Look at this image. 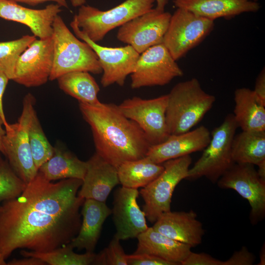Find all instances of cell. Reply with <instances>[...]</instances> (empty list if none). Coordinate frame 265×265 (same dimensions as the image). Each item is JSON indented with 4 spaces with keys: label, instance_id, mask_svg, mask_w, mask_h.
<instances>
[{
    "label": "cell",
    "instance_id": "obj_32",
    "mask_svg": "<svg viewBox=\"0 0 265 265\" xmlns=\"http://www.w3.org/2000/svg\"><path fill=\"white\" fill-rule=\"evenodd\" d=\"M26 186L0 155V203L19 196Z\"/></svg>",
    "mask_w": 265,
    "mask_h": 265
},
{
    "label": "cell",
    "instance_id": "obj_35",
    "mask_svg": "<svg viewBox=\"0 0 265 265\" xmlns=\"http://www.w3.org/2000/svg\"><path fill=\"white\" fill-rule=\"evenodd\" d=\"M255 260V256L243 246L239 251H235L227 260L223 261L222 265H252Z\"/></svg>",
    "mask_w": 265,
    "mask_h": 265
},
{
    "label": "cell",
    "instance_id": "obj_29",
    "mask_svg": "<svg viewBox=\"0 0 265 265\" xmlns=\"http://www.w3.org/2000/svg\"><path fill=\"white\" fill-rule=\"evenodd\" d=\"M235 163L257 165L265 160V131H242L235 134L232 143Z\"/></svg>",
    "mask_w": 265,
    "mask_h": 265
},
{
    "label": "cell",
    "instance_id": "obj_24",
    "mask_svg": "<svg viewBox=\"0 0 265 265\" xmlns=\"http://www.w3.org/2000/svg\"><path fill=\"white\" fill-rule=\"evenodd\" d=\"M234 118L242 131H265V105L253 90L242 87L234 92Z\"/></svg>",
    "mask_w": 265,
    "mask_h": 265
},
{
    "label": "cell",
    "instance_id": "obj_38",
    "mask_svg": "<svg viewBox=\"0 0 265 265\" xmlns=\"http://www.w3.org/2000/svg\"><path fill=\"white\" fill-rule=\"evenodd\" d=\"M10 80L6 75L0 69V117L4 122V127L8 124L4 114L3 107V96L8 80Z\"/></svg>",
    "mask_w": 265,
    "mask_h": 265
},
{
    "label": "cell",
    "instance_id": "obj_39",
    "mask_svg": "<svg viewBox=\"0 0 265 265\" xmlns=\"http://www.w3.org/2000/svg\"><path fill=\"white\" fill-rule=\"evenodd\" d=\"M8 265H45L41 259L34 257H27L24 259H13L7 263Z\"/></svg>",
    "mask_w": 265,
    "mask_h": 265
},
{
    "label": "cell",
    "instance_id": "obj_12",
    "mask_svg": "<svg viewBox=\"0 0 265 265\" xmlns=\"http://www.w3.org/2000/svg\"><path fill=\"white\" fill-rule=\"evenodd\" d=\"M70 26L76 37L88 44L96 54L103 70L102 86L115 83L123 86L128 76L133 72L140 54L129 45L116 48L99 45L81 31L74 18Z\"/></svg>",
    "mask_w": 265,
    "mask_h": 265
},
{
    "label": "cell",
    "instance_id": "obj_34",
    "mask_svg": "<svg viewBox=\"0 0 265 265\" xmlns=\"http://www.w3.org/2000/svg\"><path fill=\"white\" fill-rule=\"evenodd\" d=\"M128 265H173L169 262L148 254L127 255Z\"/></svg>",
    "mask_w": 265,
    "mask_h": 265
},
{
    "label": "cell",
    "instance_id": "obj_6",
    "mask_svg": "<svg viewBox=\"0 0 265 265\" xmlns=\"http://www.w3.org/2000/svg\"><path fill=\"white\" fill-rule=\"evenodd\" d=\"M238 128L233 114H228L212 131L210 142L201 157L189 168L186 179L193 180L205 177L213 183L217 182L235 163L232 143Z\"/></svg>",
    "mask_w": 265,
    "mask_h": 265
},
{
    "label": "cell",
    "instance_id": "obj_9",
    "mask_svg": "<svg viewBox=\"0 0 265 265\" xmlns=\"http://www.w3.org/2000/svg\"><path fill=\"white\" fill-rule=\"evenodd\" d=\"M168 95L151 99L133 97L118 105L122 113L142 129L151 145L160 144L170 135L166 119Z\"/></svg>",
    "mask_w": 265,
    "mask_h": 265
},
{
    "label": "cell",
    "instance_id": "obj_18",
    "mask_svg": "<svg viewBox=\"0 0 265 265\" xmlns=\"http://www.w3.org/2000/svg\"><path fill=\"white\" fill-rule=\"evenodd\" d=\"M61 6L50 4L43 9H34L22 6L11 0H0V18L27 26L39 38L51 37L53 24L61 11Z\"/></svg>",
    "mask_w": 265,
    "mask_h": 265
},
{
    "label": "cell",
    "instance_id": "obj_25",
    "mask_svg": "<svg viewBox=\"0 0 265 265\" xmlns=\"http://www.w3.org/2000/svg\"><path fill=\"white\" fill-rule=\"evenodd\" d=\"M86 169V161L80 159L60 145H55L52 156L39 167L38 171L52 182L66 179L83 180Z\"/></svg>",
    "mask_w": 265,
    "mask_h": 265
},
{
    "label": "cell",
    "instance_id": "obj_41",
    "mask_svg": "<svg viewBox=\"0 0 265 265\" xmlns=\"http://www.w3.org/2000/svg\"><path fill=\"white\" fill-rule=\"evenodd\" d=\"M2 126H4V122L0 117V152L4 156L5 151L3 145V137L5 134V129H3Z\"/></svg>",
    "mask_w": 265,
    "mask_h": 265
},
{
    "label": "cell",
    "instance_id": "obj_3",
    "mask_svg": "<svg viewBox=\"0 0 265 265\" xmlns=\"http://www.w3.org/2000/svg\"><path fill=\"white\" fill-rule=\"evenodd\" d=\"M167 95L166 119L170 135L190 131L215 101V96L205 92L195 78L177 83Z\"/></svg>",
    "mask_w": 265,
    "mask_h": 265
},
{
    "label": "cell",
    "instance_id": "obj_2",
    "mask_svg": "<svg viewBox=\"0 0 265 265\" xmlns=\"http://www.w3.org/2000/svg\"><path fill=\"white\" fill-rule=\"evenodd\" d=\"M79 109L91 128L96 152L117 168L123 162L146 156L151 146L133 121L113 103L92 106L79 103Z\"/></svg>",
    "mask_w": 265,
    "mask_h": 265
},
{
    "label": "cell",
    "instance_id": "obj_27",
    "mask_svg": "<svg viewBox=\"0 0 265 265\" xmlns=\"http://www.w3.org/2000/svg\"><path fill=\"white\" fill-rule=\"evenodd\" d=\"M57 80L60 89L79 103L92 106L101 104L98 98L100 87L89 72H71L61 76Z\"/></svg>",
    "mask_w": 265,
    "mask_h": 265
},
{
    "label": "cell",
    "instance_id": "obj_19",
    "mask_svg": "<svg viewBox=\"0 0 265 265\" xmlns=\"http://www.w3.org/2000/svg\"><path fill=\"white\" fill-rule=\"evenodd\" d=\"M86 164V172L78 195L106 202L112 189L120 184L117 168L96 152Z\"/></svg>",
    "mask_w": 265,
    "mask_h": 265
},
{
    "label": "cell",
    "instance_id": "obj_22",
    "mask_svg": "<svg viewBox=\"0 0 265 265\" xmlns=\"http://www.w3.org/2000/svg\"><path fill=\"white\" fill-rule=\"evenodd\" d=\"M134 254L145 253L169 262L173 265H181L191 252L189 245L172 239L152 227L139 234Z\"/></svg>",
    "mask_w": 265,
    "mask_h": 265
},
{
    "label": "cell",
    "instance_id": "obj_23",
    "mask_svg": "<svg viewBox=\"0 0 265 265\" xmlns=\"http://www.w3.org/2000/svg\"><path fill=\"white\" fill-rule=\"evenodd\" d=\"M177 8L189 10L195 14L214 21L220 18H232L245 12L258 11L260 5L250 0H175Z\"/></svg>",
    "mask_w": 265,
    "mask_h": 265
},
{
    "label": "cell",
    "instance_id": "obj_11",
    "mask_svg": "<svg viewBox=\"0 0 265 265\" xmlns=\"http://www.w3.org/2000/svg\"><path fill=\"white\" fill-rule=\"evenodd\" d=\"M183 71L162 43L152 46L140 55L131 74L132 89L163 86L182 77Z\"/></svg>",
    "mask_w": 265,
    "mask_h": 265
},
{
    "label": "cell",
    "instance_id": "obj_7",
    "mask_svg": "<svg viewBox=\"0 0 265 265\" xmlns=\"http://www.w3.org/2000/svg\"><path fill=\"white\" fill-rule=\"evenodd\" d=\"M191 162L190 155H186L163 162L161 173L141 189L139 193L144 201L142 211L150 222L154 223L163 213L171 211L174 190L186 178Z\"/></svg>",
    "mask_w": 265,
    "mask_h": 265
},
{
    "label": "cell",
    "instance_id": "obj_8",
    "mask_svg": "<svg viewBox=\"0 0 265 265\" xmlns=\"http://www.w3.org/2000/svg\"><path fill=\"white\" fill-rule=\"evenodd\" d=\"M213 26L214 21L177 8L171 16L162 43L177 61L203 41Z\"/></svg>",
    "mask_w": 265,
    "mask_h": 265
},
{
    "label": "cell",
    "instance_id": "obj_46",
    "mask_svg": "<svg viewBox=\"0 0 265 265\" xmlns=\"http://www.w3.org/2000/svg\"><path fill=\"white\" fill-rule=\"evenodd\" d=\"M5 260L3 259L0 254V265H6L7 263Z\"/></svg>",
    "mask_w": 265,
    "mask_h": 265
},
{
    "label": "cell",
    "instance_id": "obj_17",
    "mask_svg": "<svg viewBox=\"0 0 265 265\" xmlns=\"http://www.w3.org/2000/svg\"><path fill=\"white\" fill-rule=\"evenodd\" d=\"M211 133L204 126L186 132L171 134L164 142L149 148L146 156L159 164L203 150L211 140Z\"/></svg>",
    "mask_w": 265,
    "mask_h": 265
},
{
    "label": "cell",
    "instance_id": "obj_42",
    "mask_svg": "<svg viewBox=\"0 0 265 265\" xmlns=\"http://www.w3.org/2000/svg\"><path fill=\"white\" fill-rule=\"evenodd\" d=\"M257 166L258 167L257 171L259 176L262 179L265 181V160L259 163Z\"/></svg>",
    "mask_w": 265,
    "mask_h": 265
},
{
    "label": "cell",
    "instance_id": "obj_31",
    "mask_svg": "<svg viewBox=\"0 0 265 265\" xmlns=\"http://www.w3.org/2000/svg\"><path fill=\"white\" fill-rule=\"evenodd\" d=\"M36 37L26 35L11 41L0 42V69L12 80L17 60Z\"/></svg>",
    "mask_w": 265,
    "mask_h": 265
},
{
    "label": "cell",
    "instance_id": "obj_14",
    "mask_svg": "<svg viewBox=\"0 0 265 265\" xmlns=\"http://www.w3.org/2000/svg\"><path fill=\"white\" fill-rule=\"evenodd\" d=\"M171 14L153 8L121 26L117 39L141 54L150 47L162 43Z\"/></svg>",
    "mask_w": 265,
    "mask_h": 265
},
{
    "label": "cell",
    "instance_id": "obj_10",
    "mask_svg": "<svg viewBox=\"0 0 265 265\" xmlns=\"http://www.w3.org/2000/svg\"><path fill=\"white\" fill-rule=\"evenodd\" d=\"M217 183L220 188L233 189L248 202L252 224L255 225L264 219L265 181L260 177L254 165L235 163Z\"/></svg>",
    "mask_w": 265,
    "mask_h": 265
},
{
    "label": "cell",
    "instance_id": "obj_45",
    "mask_svg": "<svg viewBox=\"0 0 265 265\" xmlns=\"http://www.w3.org/2000/svg\"><path fill=\"white\" fill-rule=\"evenodd\" d=\"M70 1L74 7H80L86 2V0H70Z\"/></svg>",
    "mask_w": 265,
    "mask_h": 265
},
{
    "label": "cell",
    "instance_id": "obj_37",
    "mask_svg": "<svg viewBox=\"0 0 265 265\" xmlns=\"http://www.w3.org/2000/svg\"><path fill=\"white\" fill-rule=\"evenodd\" d=\"M259 100L265 105V70L264 68L256 78L253 90Z\"/></svg>",
    "mask_w": 265,
    "mask_h": 265
},
{
    "label": "cell",
    "instance_id": "obj_21",
    "mask_svg": "<svg viewBox=\"0 0 265 265\" xmlns=\"http://www.w3.org/2000/svg\"><path fill=\"white\" fill-rule=\"evenodd\" d=\"M80 213L82 219L77 235L69 244L79 250L94 252L106 219L111 214V209L106 202L85 199Z\"/></svg>",
    "mask_w": 265,
    "mask_h": 265
},
{
    "label": "cell",
    "instance_id": "obj_36",
    "mask_svg": "<svg viewBox=\"0 0 265 265\" xmlns=\"http://www.w3.org/2000/svg\"><path fill=\"white\" fill-rule=\"evenodd\" d=\"M222 262L205 253L191 251L181 265H222Z\"/></svg>",
    "mask_w": 265,
    "mask_h": 265
},
{
    "label": "cell",
    "instance_id": "obj_16",
    "mask_svg": "<svg viewBox=\"0 0 265 265\" xmlns=\"http://www.w3.org/2000/svg\"><path fill=\"white\" fill-rule=\"evenodd\" d=\"M137 189L121 186L115 190L111 209L114 237L120 240L137 237L148 228L146 216L137 202Z\"/></svg>",
    "mask_w": 265,
    "mask_h": 265
},
{
    "label": "cell",
    "instance_id": "obj_13",
    "mask_svg": "<svg viewBox=\"0 0 265 265\" xmlns=\"http://www.w3.org/2000/svg\"><path fill=\"white\" fill-rule=\"evenodd\" d=\"M53 60L52 36L36 39L19 56L12 80L27 87L42 85L49 80Z\"/></svg>",
    "mask_w": 265,
    "mask_h": 265
},
{
    "label": "cell",
    "instance_id": "obj_1",
    "mask_svg": "<svg viewBox=\"0 0 265 265\" xmlns=\"http://www.w3.org/2000/svg\"><path fill=\"white\" fill-rule=\"evenodd\" d=\"M78 179L56 183L38 171L16 198L0 204V254L5 260L17 249L45 252L70 243L78 234L80 208Z\"/></svg>",
    "mask_w": 265,
    "mask_h": 265
},
{
    "label": "cell",
    "instance_id": "obj_20",
    "mask_svg": "<svg viewBox=\"0 0 265 265\" xmlns=\"http://www.w3.org/2000/svg\"><path fill=\"white\" fill-rule=\"evenodd\" d=\"M193 210L163 213L152 227L162 234L194 247L202 243L205 234L202 223Z\"/></svg>",
    "mask_w": 265,
    "mask_h": 265
},
{
    "label": "cell",
    "instance_id": "obj_33",
    "mask_svg": "<svg viewBox=\"0 0 265 265\" xmlns=\"http://www.w3.org/2000/svg\"><path fill=\"white\" fill-rule=\"evenodd\" d=\"M120 240L113 237L108 246L96 254L95 265H128L127 254L120 243Z\"/></svg>",
    "mask_w": 265,
    "mask_h": 265
},
{
    "label": "cell",
    "instance_id": "obj_48",
    "mask_svg": "<svg viewBox=\"0 0 265 265\" xmlns=\"http://www.w3.org/2000/svg\"><path fill=\"white\" fill-rule=\"evenodd\" d=\"M174 0H173V1H174Z\"/></svg>",
    "mask_w": 265,
    "mask_h": 265
},
{
    "label": "cell",
    "instance_id": "obj_40",
    "mask_svg": "<svg viewBox=\"0 0 265 265\" xmlns=\"http://www.w3.org/2000/svg\"><path fill=\"white\" fill-rule=\"evenodd\" d=\"M16 2H22L27 4L35 6L37 4L47 1H54L59 4L61 7L68 8V5L66 0H11Z\"/></svg>",
    "mask_w": 265,
    "mask_h": 265
},
{
    "label": "cell",
    "instance_id": "obj_5",
    "mask_svg": "<svg viewBox=\"0 0 265 265\" xmlns=\"http://www.w3.org/2000/svg\"><path fill=\"white\" fill-rule=\"evenodd\" d=\"M155 0H126L107 10L82 5L74 18L81 30L94 42L102 40L106 34L154 7Z\"/></svg>",
    "mask_w": 265,
    "mask_h": 265
},
{
    "label": "cell",
    "instance_id": "obj_26",
    "mask_svg": "<svg viewBox=\"0 0 265 265\" xmlns=\"http://www.w3.org/2000/svg\"><path fill=\"white\" fill-rule=\"evenodd\" d=\"M35 98L30 93L24 98L23 105L27 109V136L35 165L39 167L52 156L53 147L48 141L43 130L35 109Z\"/></svg>",
    "mask_w": 265,
    "mask_h": 265
},
{
    "label": "cell",
    "instance_id": "obj_15",
    "mask_svg": "<svg viewBox=\"0 0 265 265\" xmlns=\"http://www.w3.org/2000/svg\"><path fill=\"white\" fill-rule=\"evenodd\" d=\"M27 109L23 105L18 121L5 126L3 137L4 156L17 175L27 184L35 177L38 170L33 159L27 133Z\"/></svg>",
    "mask_w": 265,
    "mask_h": 265
},
{
    "label": "cell",
    "instance_id": "obj_30",
    "mask_svg": "<svg viewBox=\"0 0 265 265\" xmlns=\"http://www.w3.org/2000/svg\"><path fill=\"white\" fill-rule=\"evenodd\" d=\"M73 250V247L69 243L48 252H37L23 250L20 254L24 257L38 258L49 265H94L96 254L87 252L84 254H78Z\"/></svg>",
    "mask_w": 265,
    "mask_h": 265
},
{
    "label": "cell",
    "instance_id": "obj_44",
    "mask_svg": "<svg viewBox=\"0 0 265 265\" xmlns=\"http://www.w3.org/2000/svg\"><path fill=\"white\" fill-rule=\"evenodd\" d=\"M265 244L261 249L260 253V261L259 263L258 264L259 265H265Z\"/></svg>",
    "mask_w": 265,
    "mask_h": 265
},
{
    "label": "cell",
    "instance_id": "obj_43",
    "mask_svg": "<svg viewBox=\"0 0 265 265\" xmlns=\"http://www.w3.org/2000/svg\"><path fill=\"white\" fill-rule=\"evenodd\" d=\"M157 2V6L155 8L157 10L163 12L165 7L168 2V0H155Z\"/></svg>",
    "mask_w": 265,
    "mask_h": 265
},
{
    "label": "cell",
    "instance_id": "obj_28",
    "mask_svg": "<svg viewBox=\"0 0 265 265\" xmlns=\"http://www.w3.org/2000/svg\"><path fill=\"white\" fill-rule=\"evenodd\" d=\"M163 169L162 163H156L145 156L123 162L117 168V172L122 186L137 189L150 184Z\"/></svg>",
    "mask_w": 265,
    "mask_h": 265
},
{
    "label": "cell",
    "instance_id": "obj_4",
    "mask_svg": "<svg viewBox=\"0 0 265 265\" xmlns=\"http://www.w3.org/2000/svg\"><path fill=\"white\" fill-rule=\"evenodd\" d=\"M52 37L53 60L49 80L74 71H85L94 74L103 72L98 58L86 42L81 41L68 28L57 15L53 24Z\"/></svg>",
    "mask_w": 265,
    "mask_h": 265
},
{
    "label": "cell",
    "instance_id": "obj_47",
    "mask_svg": "<svg viewBox=\"0 0 265 265\" xmlns=\"http://www.w3.org/2000/svg\"><path fill=\"white\" fill-rule=\"evenodd\" d=\"M252 0V1H257L258 0Z\"/></svg>",
    "mask_w": 265,
    "mask_h": 265
}]
</instances>
